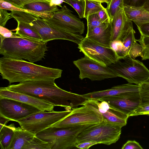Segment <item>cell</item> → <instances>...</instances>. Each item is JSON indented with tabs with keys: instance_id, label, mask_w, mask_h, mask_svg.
<instances>
[{
	"instance_id": "cell-35",
	"label": "cell",
	"mask_w": 149,
	"mask_h": 149,
	"mask_svg": "<svg viewBox=\"0 0 149 149\" xmlns=\"http://www.w3.org/2000/svg\"><path fill=\"white\" fill-rule=\"evenodd\" d=\"M142 50V46L136 41L132 45L129 51V55L132 58L135 59L137 56H141Z\"/></svg>"
},
{
	"instance_id": "cell-8",
	"label": "cell",
	"mask_w": 149,
	"mask_h": 149,
	"mask_svg": "<svg viewBox=\"0 0 149 149\" xmlns=\"http://www.w3.org/2000/svg\"><path fill=\"white\" fill-rule=\"evenodd\" d=\"M40 111L33 113L19 120L20 127L33 134H36L61 120L71 111Z\"/></svg>"
},
{
	"instance_id": "cell-7",
	"label": "cell",
	"mask_w": 149,
	"mask_h": 149,
	"mask_svg": "<svg viewBox=\"0 0 149 149\" xmlns=\"http://www.w3.org/2000/svg\"><path fill=\"white\" fill-rule=\"evenodd\" d=\"M108 66L117 77H121L129 83L139 85L149 77V70L141 62L127 55L119 58Z\"/></svg>"
},
{
	"instance_id": "cell-17",
	"label": "cell",
	"mask_w": 149,
	"mask_h": 149,
	"mask_svg": "<svg viewBox=\"0 0 149 149\" xmlns=\"http://www.w3.org/2000/svg\"><path fill=\"white\" fill-rule=\"evenodd\" d=\"M132 22L127 17L123 9H121L114 15L111 20V43L122 41L133 28Z\"/></svg>"
},
{
	"instance_id": "cell-22",
	"label": "cell",
	"mask_w": 149,
	"mask_h": 149,
	"mask_svg": "<svg viewBox=\"0 0 149 149\" xmlns=\"http://www.w3.org/2000/svg\"><path fill=\"white\" fill-rule=\"evenodd\" d=\"M123 10L127 17L137 26L149 22V12L143 7H124Z\"/></svg>"
},
{
	"instance_id": "cell-32",
	"label": "cell",
	"mask_w": 149,
	"mask_h": 149,
	"mask_svg": "<svg viewBox=\"0 0 149 149\" xmlns=\"http://www.w3.org/2000/svg\"><path fill=\"white\" fill-rule=\"evenodd\" d=\"M86 19L87 22V32L89 31L98 26L104 23L101 21L97 13L88 15Z\"/></svg>"
},
{
	"instance_id": "cell-38",
	"label": "cell",
	"mask_w": 149,
	"mask_h": 149,
	"mask_svg": "<svg viewBox=\"0 0 149 149\" xmlns=\"http://www.w3.org/2000/svg\"><path fill=\"white\" fill-rule=\"evenodd\" d=\"M12 18L11 13L6 10L0 9V26L4 27L8 20Z\"/></svg>"
},
{
	"instance_id": "cell-40",
	"label": "cell",
	"mask_w": 149,
	"mask_h": 149,
	"mask_svg": "<svg viewBox=\"0 0 149 149\" xmlns=\"http://www.w3.org/2000/svg\"><path fill=\"white\" fill-rule=\"evenodd\" d=\"M122 149H143L139 143L135 140L128 141L122 147Z\"/></svg>"
},
{
	"instance_id": "cell-19",
	"label": "cell",
	"mask_w": 149,
	"mask_h": 149,
	"mask_svg": "<svg viewBox=\"0 0 149 149\" xmlns=\"http://www.w3.org/2000/svg\"><path fill=\"white\" fill-rule=\"evenodd\" d=\"M111 21L87 32L86 37L103 46L111 47Z\"/></svg>"
},
{
	"instance_id": "cell-6",
	"label": "cell",
	"mask_w": 149,
	"mask_h": 149,
	"mask_svg": "<svg viewBox=\"0 0 149 149\" xmlns=\"http://www.w3.org/2000/svg\"><path fill=\"white\" fill-rule=\"evenodd\" d=\"M90 126L60 128L50 127L36 134L43 140L52 144V149H69L75 147L78 135Z\"/></svg>"
},
{
	"instance_id": "cell-46",
	"label": "cell",
	"mask_w": 149,
	"mask_h": 149,
	"mask_svg": "<svg viewBox=\"0 0 149 149\" xmlns=\"http://www.w3.org/2000/svg\"><path fill=\"white\" fill-rule=\"evenodd\" d=\"M92 0L93 1H97L99 2H100L102 3H106V1L105 0Z\"/></svg>"
},
{
	"instance_id": "cell-48",
	"label": "cell",
	"mask_w": 149,
	"mask_h": 149,
	"mask_svg": "<svg viewBox=\"0 0 149 149\" xmlns=\"http://www.w3.org/2000/svg\"><path fill=\"white\" fill-rule=\"evenodd\" d=\"M144 82L149 83V77Z\"/></svg>"
},
{
	"instance_id": "cell-2",
	"label": "cell",
	"mask_w": 149,
	"mask_h": 149,
	"mask_svg": "<svg viewBox=\"0 0 149 149\" xmlns=\"http://www.w3.org/2000/svg\"><path fill=\"white\" fill-rule=\"evenodd\" d=\"M59 69L37 65L22 60L3 56L0 58V73L10 84L28 81L55 79L61 77Z\"/></svg>"
},
{
	"instance_id": "cell-11",
	"label": "cell",
	"mask_w": 149,
	"mask_h": 149,
	"mask_svg": "<svg viewBox=\"0 0 149 149\" xmlns=\"http://www.w3.org/2000/svg\"><path fill=\"white\" fill-rule=\"evenodd\" d=\"M44 19L57 29L81 35L84 32L85 26L83 21L72 14L65 5L53 12L51 17Z\"/></svg>"
},
{
	"instance_id": "cell-15",
	"label": "cell",
	"mask_w": 149,
	"mask_h": 149,
	"mask_svg": "<svg viewBox=\"0 0 149 149\" xmlns=\"http://www.w3.org/2000/svg\"><path fill=\"white\" fill-rule=\"evenodd\" d=\"M98 99L106 101L128 116L140 105L141 102L139 93L110 96Z\"/></svg>"
},
{
	"instance_id": "cell-30",
	"label": "cell",
	"mask_w": 149,
	"mask_h": 149,
	"mask_svg": "<svg viewBox=\"0 0 149 149\" xmlns=\"http://www.w3.org/2000/svg\"><path fill=\"white\" fill-rule=\"evenodd\" d=\"M64 2L71 6L75 10L80 18H84L85 0H63Z\"/></svg>"
},
{
	"instance_id": "cell-1",
	"label": "cell",
	"mask_w": 149,
	"mask_h": 149,
	"mask_svg": "<svg viewBox=\"0 0 149 149\" xmlns=\"http://www.w3.org/2000/svg\"><path fill=\"white\" fill-rule=\"evenodd\" d=\"M55 79L28 81L5 87L6 89L28 95L46 101L54 106L72 109L82 105L86 99L82 95L62 89L55 83Z\"/></svg>"
},
{
	"instance_id": "cell-20",
	"label": "cell",
	"mask_w": 149,
	"mask_h": 149,
	"mask_svg": "<svg viewBox=\"0 0 149 149\" xmlns=\"http://www.w3.org/2000/svg\"><path fill=\"white\" fill-rule=\"evenodd\" d=\"M135 33L133 28H132L121 42L111 43V47L116 51L119 58L129 55L132 45L136 41L134 36Z\"/></svg>"
},
{
	"instance_id": "cell-3",
	"label": "cell",
	"mask_w": 149,
	"mask_h": 149,
	"mask_svg": "<svg viewBox=\"0 0 149 149\" xmlns=\"http://www.w3.org/2000/svg\"><path fill=\"white\" fill-rule=\"evenodd\" d=\"M0 37V54L13 58L28 60L34 63L44 58L47 43L19 36Z\"/></svg>"
},
{
	"instance_id": "cell-47",
	"label": "cell",
	"mask_w": 149,
	"mask_h": 149,
	"mask_svg": "<svg viewBox=\"0 0 149 149\" xmlns=\"http://www.w3.org/2000/svg\"><path fill=\"white\" fill-rule=\"evenodd\" d=\"M107 4H108L110 1L111 0H105Z\"/></svg>"
},
{
	"instance_id": "cell-28",
	"label": "cell",
	"mask_w": 149,
	"mask_h": 149,
	"mask_svg": "<svg viewBox=\"0 0 149 149\" xmlns=\"http://www.w3.org/2000/svg\"><path fill=\"white\" fill-rule=\"evenodd\" d=\"M123 0H111L106 9L111 19L121 9L124 8Z\"/></svg>"
},
{
	"instance_id": "cell-29",
	"label": "cell",
	"mask_w": 149,
	"mask_h": 149,
	"mask_svg": "<svg viewBox=\"0 0 149 149\" xmlns=\"http://www.w3.org/2000/svg\"><path fill=\"white\" fill-rule=\"evenodd\" d=\"M141 102L139 106L149 104V83L143 82L139 85Z\"/></svg>"
},
{
	"instance_id": "cell-37",
	"label": "cell",
	"mask_w": 149,
	"mask_h": 149,
	"mask_svg": "<svg viewBox=\"0 0 149 149\" xmlns=\"http://www.w3.org/2000/svg\"><path fill=\"white\" fill-rule=\"evenodd\" d=\"M148 0H123L124 7H143Z\"/></svg>"
},
{
	"instance_id": "cell-39",
	"label": "cell",
	"mask_w": 149,
	"mask_h": 149,
	"mask_svg": "<svg viewBox=\"0 0 149 149\" xmlns=\"http://www.w3.org/2000/svg\"><path fill=\"white\" fill-rule=\"evenodd\" d=\"M0 36L3 38H16L19 36L17 35L15 33L12 32L11 30L0 26Z\"/></svg>"
},
{
	"instance_id": "cell-27",
	"label": "cell",
	"mask_w": 149,
	"mask_h": 149,
	"mask_svg": "<svg viewBox=\"0 0 149 149\" xmlns=\"http://www.w3.org/2000/svg\"><path fill=\"white\" fill-rule=\"evenodd\" d=\"M51 143L45 141L36 136L23 147L22 149H52Z\"/></svg>"
},
{
	"instance_id": "cell-25",
	"label": "cell",
	"mask_w": 149,
	"mask_h": 149,
	"mask_svg": "<svg viewBox=\"0 0 149 149\" xmlns=\"http://www.w3.org/2000/svg\"><path fill=\"white\" fill-rule=\"evenodd\" d=\"M16 127L14 123L4 126L0 130V143L1 149H8Z\"/></svg>"
},
{
	"instance_id": "cell-43",
	"label": "cell",
	"mask_w": 149,
	"mask_h": 149,
	"mask_svg": "<svg viewBox=\"0 0 149 149\" xmlns=\"http://www.w3.org/2000/svg\"><path fill=\"white\" fill-rule=\"evenodd\" d=\"M98 144L95 142L87 141L77 144L75 147L81 149H88L93 146Z\"/></svg>"
},
{
	"instance_id": "cell-33",
	"label": "cell",
	"mask_w": 149,
	"mask_h": 149,
	"mask_svg": "<svg viewBox=\"0 0 149 149\" xmlns=\"http://www.w3.org/2000/svg\"><path fill=\"white\" fill-rule=\"evenodd\" d=\"M0 9L11 11H23L32 14H34V12L33 11L19 8L9 2L2 0H0Z\"/></svg>"
},
{
	"instance_id": "cell-9",
	"label": "cell",
	"mask_w": 149,
	"mask_h": 149,
	"mask_svg": "<svg viewBox=\"0 0 149 149\" xmlns=\"http://www.w3.org/2000/svg\"><path fill=\"white\" fill-rule=\"evenodd\" d=\"M103 121V117L99 113L83 105L72 109L71 112L63 119L51 127L66 128L78 126H91Z\"/></svg>"
},
{
	"instance_id": "cell-36",
	"label": "cell",
	"mask_w": 149,
	"mask_h": 149,
	"mask_svg": "<svg viewBox=\"0 0 149 149\" xmlns=\"http://www.w3.org/2000/svg\"><path fill=\"white\" fill-rule=\"evenodd\" d=\"M140 115H149V104L139 106L130 113L128 116H132Z\"/></svg>"
},
{
	"instance_id": "cell-45",
	"label": "cell",
	"mask_w": 149,
	"mask_h": 149,
	"mask_svg": "<svg viewBox=\"0 0 149 149\" xmlns=\"http://www.w3.org/2000/svg\"><path fill=\"white\" fill-rule=\"evenodd\" d=\"M143 8L149 12V0H148L143 7Z\"/></svg>"
},
{
	"instance_id": "cell-18",
	"label": "cell",
	"mask_w": 149,
	"mask_h": 149,
	"mask_svg": "<svg viewBox=\"0 0 149 149\" xmlns=\"http://www.w3.org/2000/svg\"><path fill=\"white\" fill-rule=\"evenodd\" d=\"M138 85L128 83L117 85L107 90L94 91L82 95L86 99H98L114 96L139 93Z\"/></svg>"
},
{
	"instance_id": "cell-23",
	"label": "cell",
	"mask_w": 149,
	"mask_h": 149,
	"mask_svg": "<svg viewBox=\"0 0 149 149\" xmlns=\"http://www.w3.org/2000/svg\"><path fill=\"white\" fill-rule=\"evenodd\" d=\"M24 9L31 10L52 16L53 12L59 9L56 5H51L49 2H37L30 3L25 5Z\"/></svg>"
},
{
	"instance_id": "cell-34",
	"label": "cell",
	"mask_w": 149,
	"mask_h": 149,
	"mask_svg": "<svg viewBox=\"0 0 149 149\" xmlns=\"http://www.w3.org/2000/svg\"><path fill=\"white\" fill-rule=\"evenodd\" d=\"M9 2L19 8L24 9V6L30 3L37 2H49L51 3L52 0H2Z\"/></svg>"
},
{
	"instance_id": "cell-12",
	"label": "cell",
	"mask_w": 149,
	"mask_h": 149,
	"mask_svg": "<svg viewBox=\"0 0 149 149\" xmlns=\"http://www.w3.org/2000/svg\"><path fill=\"white\" fill-rule=\"evenodd\" d=\"M79 69V77L81 80L88 78L92 81H101L117 77L114 71L105 66L86 56L73 61Z\"/></svg>"
},
{
	"instance_id": "cell-10",
	"label": "cell",
	"mask_w": 149,
	"mask_h": 149,
	"mask_svg": "<svg viewBox=\"0 0 149 149\" xmlns=\"http://www.w3.org/2000/svg\"><path fill=\"white\" fill-rule=\"evenodd\" d=\"M78 45V48L85 56L105 66L115 63L119 58L111 47L103 46L86 37Z\"/></svg>"
},
{
	"instance_id": "cell-16",
	"label": "cell",
	"mask_w": 149,
	"mask_h": 149,
	"mask_svg": "<svg viewBox=\"0 0 149 149\" xmlns=\"http://www.w3.org/2000/svg\"><path fill=\"white\" fill-rule=\"evenodd\" d=\"M0 98L19 101L34 106L42 111H54V106L46 101L28 95L8 90L5 87L0 88Z\"/></svg>"
},
{
	"instance_id": "cell-24",
	"label": "cell",
	"mask_w": 149,
	"mask_h": 149,
	"mask_svg": "<svg viewBox=\"0 0 149 149\" xmlns=\"http://www.w3.org/2000/svg\"><path fill=\"white\" fill-rule=\"evenodd\" d=\"M17 22V28L11 30L12 31H15V33L17 35L31 40L42 41L41 37L36 31L22 22L18 21Z\"/></svg>"
},
{
	"instance_id": "cell-21",
	"label": "cell",
	"mask_w": 149,
	"mask_h": 149,
	"mask_svg": "<svg viewBox=\"0 0 149 149\" xmlns=\"http://www.w3.org/2000/svg\"><path fill=\"white\" fill-rule=\"evenodd\" d=\"M36 135L21 127H16L8 149H22Z\"/></svg>"
},
{
	"instance_id": "cell-14",
	"label": "cell",
	"mask_w": 149,
	"mask_h": 149,
	"mask_svg": "<svg viewBox=\"0 0 149 149\" xmlns=\"http://www.w3.org/2000/svg\"><path fill=\"white\" fill-rule=\"evenodd\" d=\"M86 105L99 113L103 121L125 126L128 115L119 111L108 103L101 99H86L82 105Z\"/></svg>"
},
{
	"instance_id": "cell-44",
	"label": "cell",
	"mask_w": 149,
	"mask_h": 149,
	"mask_svg": "<svg viewBox=\"0 0 149 149\" xmlns=\"http://www.w3.org/2000/svg\"><path fill=\"white\" fill-rule=\"evenodd\" d=\"M9 121L10 120L8 119L0 116V130L4 126L6 125Z\"/></svg>"
},
{
	"instance_id": "cell-4",
	"label": "cell",
	"mask_w": 149,
	"mask_h": 149,
	"mask_svg": "<svg viewBox=\"0 0 149 149\" xmlns=\"http://www.w3.org/2000/svg\"><path fill=\"white\" fill-rule=\"evenodd\" d=\"M11 15L17 21L22 22L36 31L42 41L47 42L54 40H68L78 45L84 38L81 35L70 33L55 29L39 16L23 11H11Z\"/></svg>"
},
{
	"instance_id": "cell-31",
	"label": "cell",
	"mask_w": 149,
	"mask_h": 149,
	"mask_svg": "<svg viewBox=\"0 0 149 149\" xmlns=\"http://www.w3.org/2000/svg\"><path fill=\"white\" fill-rule=\"evenodd\" d=\"M136 41L143 47L141 56L142 60H149V37L141 35L140 38Z\"/></svg>"
},
{
	"instance_id": "cell-41",
	"label": "cell",
	"mask_w": 149,
	"mask_h": 149,
	"mask_svg": "<svg viewBox=\"0 0 149 149\" xmlns=\"http://www.w3.org/2000/svg\"><path fill=\"white\" fill-rule=\"evenodd\" d=\"M97 14L103 23H106L111 21V19L106 8H104L97 13Z\"/></svg>"
},
{
	"instance_id": "cell-5",
	"label": "cell",
	"mask_w": 149,
	"mask_h": 149,
	"mask_svg": "<svg viewBox=\"0 0 149 149\" xmlns=\"http://www.w3.org/2000/svg\"><path fill=\"white\" fill-rule=\"evenodd\" d=\"M123 126L121 124L103 121L89 126L80 133L77 137V144L91 141L110 145L120 139L121 128Z\"/></svg>"
},
{
	"instance_id": "cell-26",
	"label": "cell",
	"mask_w": 149,
	"mask_h": 149,
	"mask_svg": "<svg viewBox=\"0 0 149 149\" xmlns=\"http://www.w3.org/2000/svg\"><path fill=\"white\" fill-rule=\"evenodd\" d=\"M100 2L89 0H85V7L84 18L89 15L97 13L104 8Z\"/></svg>"
},
{
	"instance_id": "cell-42",
	"label": "cell",
	"mask_w": 149,
	"mask_h": 149,
	"mask_svg": "<svg viewBox=\"0 0 149 149\" xmlns=\"http://www.w3.org/2000/svg\"><path fill=\"white\" fill-rule=\"evenodd\" d=\"M141 35L149 37V22L137 26Z\"/></svg>"
},
{
	"instance_id": "cell-13",
	"label": "cell",
	"mask_w": 149,
	"mask_h": 149,
	"mask_svg": "<svg viewBox=\"0 0 149 149\" xmlns=\"http://www.w3.org/2000/svg\"><path fill=\"white\" fill-rule=\"evenodd\" d=\"M41 111L38 109L13 99L0 98V116L17 122Z\"/></svg>"
}]
</instances>
